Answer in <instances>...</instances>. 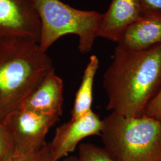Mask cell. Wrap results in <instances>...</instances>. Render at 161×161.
Wrapping results in <instances>:
<instances>
[{
	"instance_id": "obj_1",
	"label": "cell",
	"mask_w": 161,
	"mask_h": 161,
	"mask_svg": "<svg viewBox=\"0 0 161 161\" xmlns=\"http://www.w3.org/2000/svg\"><path fill=\"white\" fill-rule=\"evenodd\" d=\"M103 84L107 109L128 118L143 116L161 91V43L141 50L118 44Z\"/></svg>"
},
{
	"instance_id": "obj_2",
	"label": "cell",
	"mask_w": 161,
	"mask_h": 161,
	"mask_svg": "<svg viewBox=\"0 0 161 161\" xmlns=\"http://www.w3.org/2000/svg\"><path fill=\"white\" fill-rule=\"evenodd\" d=\"M54 69L38 42L22 38L0 40V121L22 108Z\"/></svg>"
},
{
	"instance_id": "obj_3",
	"label": "cell",
	"mask_w": 161,
	"mask_h": 161,
	"mask_svg": "<svg viewBox=\"0 0 161 161\" xmlns=\"http://www.w3.org/2000/svg\"><path fill=\"white\" fill-rule=\"evenodd\" d=\"M104 149L115 161H161V121L114 112L102 120Z\"/></svg>"
},
{
	"instance_id": "obj_4",
	"label": "cell",
	"mask_w": 161,
	"mask_h": 161,
	"mask_svg": "<svg viewBox=\"0 0 161 161\" xmlns=\"http://www.w3.org/2000/svg\"><path fill=\"white\" fill-rule=\"evenodd\" d=\"M41 23L39 46L46 52L64 35L78 37V50L86 54L92 50L103 14L96 11L81 10L60 0H35Z\"/></svg>"
},
{
	"instance_id": "obj_5",
	"label": "cell",
	"mask_w": 161,
	"mask_h": 161,
	"mask_svg": "<svg viewBox=\"0 0 161 161\" xmlns=\"http://www.w3.org/2000/svg\"><path fill=\"white\" fill-rule=\"evenodd\" d=\"M58 119L57 115L19 109L7 115L3 122L16 152L24 153L39 149L46 144L47 134Z\"/></svg>"
},
{
	"instance_id": "obj_6",
	"label": "cell",
	"mask_w": 161,
	"mask_h": 161,
	"mask_svg": "<svg viewBox=\"0 0 161 161\" xmlns=\"http://www.w3.org/2000/svg\"><path fill=\"white\" fill-rule=\"evenodd\" d=\"M40 33L35 0H0V40L22 38L39 42Z\"/></svg>"
},
{
	"instance_id": "obj_7",
	"label": "cell",
	"mask_w": 161,
	"mask_h": 161,
	"mask_svg": "<svg viewBox=\"0 0 161 161\" xmlns=\"http://www.w3.org/2000/svg\"><path fill=\"white\" fill-rule=\"evenodd\" d=\"M102 120L92 110L86 115L70 121L57 128L48 144L54 161H59L75 150L81 140L92 136H100Z\"/></svg>"
},
{
	"instance_id": "obj_8",
	"label": "cell",
	"mask_w": 161,
	"mask_h": 161,
	"mask_svg": "<svg viewBox=\"0 0 161 161\" xmlns=\"http://www.w3.org/2000/svg\"><path fill=\"white\" fill-rule=\"evenodd\" d=\"M151 7L146 0H112L108 10L103 14L97 37L118 44L126 29Z\"/></svg>"
},
{
	"instance_id": "obj_9",
	"label": "cell",
	"mask_w": 161,
	"mask_h": 161,
	"mask_svg": "<svg viewBox=\"0 0 161 161\" xmlns=\"http://www.w3.org/2000/svg\"><path fill=\"white\" fill-rule=\"evenodd\" d=\"M64 81L53 69L35 89L20 109L60 116L64 105Z\"/></svg>"
},
{
	"instance_id": "obj_10",
	"label": "cell",
	"mask_w": 161,
	"mask_h": 161,
	"mask_svg": "<svg viewBox=\"0 0 161 161\" xmlns=\"http://www.w3.org/2000/svg\"><path fill=\"white\" fill-rule=\"evenodd\" d=\"M161 43V9L151 7L130 26L118 43L133 50H141Z\"/></svg>"
},
{
	"instance_id": "obj_11",
	"label": "cell",
	"mask_w": 161,
	"mask_h": 161,
	"mask_svg": "<svg viewBox=\"0 0 161 161\" xmlns=\"http://www.w3.org/2000/svg\"><path fill=\"white\" fill-rule=\"evenodd\" d=\"M99 67L98 58L92 55L84 71L80 86L76 93L71 118H78L92 110L93 86L95 76Z\"/></svg>"
},
{
	"instance_id": "obj_12",
	"label": "cell",
	"mask_w": 161,
	"mask_h": 161,
	"mask_svg": "<svg viewBox=\"0 0 161 161\" xmlns=\"http://www.w3.org/2000/svg\"><path fill=\"white\" fill-rule=\"evenodd\" d=\"M78 158L80 161H115L103 147L90 143H81L79 145Z\"/></svg>"
},
{
	"instance_id": "obj_13",
	"label": "cell",
	"mask_w": 161,
	"mask_h": 161,
	"mask_svg": "<svg viewBox=\"0 0 161 161\" xmlns=\"http://www.w3.org/2000/svg\"><path fill=\"white\" fill-rule=\"evenodd\" d=\"M7 161H54L48 144L44 145L40 149L29 153L16 152Z\"/></svg>"
},
{
	"instance_id": "obj_14",
	"label": "cell",
	"mask_w": 161,
	"mask_h": 161,
	"mask_svg": "<svg viewBox=\"0 0 161 161\" xmlns=\"http://www.w3.org/2000/svg\"><path fill=\"white\" fill-rule=\"evenodd\" d=\"M16 153L12 138L3 122L0 121V161H7Z\"/></svg>"
},
{
	"instance_id": "obj_15",
	"label": "cell",
	"mask_w": 161,
	"mask_h": 161,
	"mask_svg": "<svg viewBox=\"0 0 161 161\" xmlns=\"http://www.w3.org/2000/svg\"><path fill=\"white\" fill-rule=\"evenodd\" d=\"M144 115L161 121V91L147 106Z\"/></svg>"
},
{
	"instance_id": "obj_16",
	"label": "cell",
	"mask_w": 161,
	"mask_h": 161,
	"mask_svg": "<svg viewBox=\"0 0 161 161\" xmlns=\"http://www.w3.org/2000/svg\"><path fill=\"white\" fill-rule=\"evenodd\" d=\"M150 6L153 8L161 9V0H146Z\"/></svg>"
},
{
	"instance_id": "obj_17",
	"label": "cell",
	"mask_w": 161,
	"mask_h": 161,
	"mask_svg": "<svg viewBox=\"0 0 161 161\" xmlns=\"http://www.w3.org/2000/svg\"><path fill=\"white\" fill-rule=\"evenodd\" d=\"M62 161H80V160L78 157L71 156H67L64 158Z\"/></svg>"
}]
</instances>
